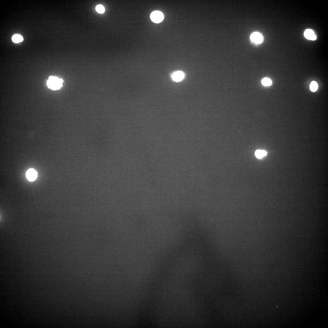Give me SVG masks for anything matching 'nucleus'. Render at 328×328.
I'll list each match as a JSON object with an SVG mask.
<instances>
[{
	"label": "nucleus",
	"instance_id": "obj_3",
	"mask_svg": "<svg viewBox=\"0 0 328 328\" xmlns=\"http://www.w3.org/2000/svg\"><path fill=\"white\" fill-rule=\"evenodd\" d=\"M250 39L253 42L257 44L261 43L263 41L264 38L262 35L257 32L253 33L250 36Z\"/></svg>",
	"mask_w": 328,
	"mask_h": 328
},
{
	"label": "nucleus",
	"instance_id": "obj_8",
	"mask_svg": "<svg viewBox=\"0 0 328 328\" xmlns=\"http://www.w3.org/2000/svg\"><path fill=\"white\" fill-rule=\"evenodd\" d=\"M267 152L265 151L258 150L255 153V156L258 158H261L266 155Z\"/></svg>",
	"mask_w": 328,
	"mask_h": 328
},
{
	"label": "nucleus",
	"instance_id": "obj_9",
	"mask_svg": "<svg viewBox=\"0 0 328 328\" xmlns=\"http://www.w3.org/2000/svg\"><path fill=\"white\" fill-rule=\"evenodd\" d=\"M261 81L262 84L265 86H270L272 84L271 80L267 77L262 79Z\"/></svg>",
	"mask_w": 328,
	"mask_h": 328
},
{
	"label": "nucleus",
	"instance_id": "obj_1",
	"mask_svg": "<svg viewBox=\"0 0 328 328\" xmlns=\"http://www.w3.org/2000/svg\"><path fill=\"white\" fill-rule=\"evenodd\" d=\"M63 81L61 79L53 76L49 77L47 81V85L49 88L53 90H56L60 89L62 87Z\"/></svg>",
	"mask_w": 328,
	"mask_h": 328
},
{
	"label": "nucleus",
	"instance_id": "obj_6",
	"mask_svg": "<svg viewBox=\"0 0 328 328\" xmlns=\"http://www.w3.org/2000/svg\"><path fill=\"white\" fill-rule=\"evenodd\" d=\"M184 75L180 71H177L172 75V78L173 80L176 82L181 81L184 78Z\"/></svg>",
	"mask_w": 328,
	"mask_h": 328
},
{
	"label": "nucleus",
	"instance_id": "obj_4",
	"mask_svg": "<svg viewBox=\"0 0 328 328\" xmlns=\"http://www.w3.org/2000/svg\"><path fill=\"white\" fill-rule=\"evenodd\" d=\"M26 177L29 181H33L36 179L38 177L37 172L33 169H29L26 173Z\"/></svg>",
	"mask_w": 328,
	"mask_h": 328
},
{
	"label": "nucleus",
	"instance_id": "obj_2",
	"mask_svg": "<svg viewBox=\"0 0 328 328\" xmlns=\"http://www.w3.org/2000/svg\"><path fill=\"white\" fill-rule=\"evenodd\" d=\"M163 14L159 11L153 12L150 16L151 21L154 23H158L162 22L164 19Z\"/></svg>",
	"mask_w": 328,
	"mask_h": 328
},
{
	"label": "nucleus",
	"instance_id": "obj_10",
	"mask_svg": "<svg viewBox=\"0 0 328 328\" xmlns=\"http://www.w3.org/2000/svg\"><path fill=\"white\" fill-rule=\"evenodd\" d=\"M318 86L317 83L315 81H312L310 85V90L313 92L316 91L318 88Z\"/></svg>",
	"mask_w": 328,
	"mask_h": 328
},
{
	"label": "nucleus",
	"instance_id": "obj_5",
	"mask_svg": "<svg viewBox=\"0 0 328 328\" xmlns=\"http://www.w3.org/2000/svg\"><path fill=\"white\" fill-rule=\"evenodd\" d=\"M304 36L307 39L311 40H315L317 37L312 30L308 29L306 30L304 34Z\"/></svg>",
	"mask_w": 328,
	"mask_h": 328
},
{
	"label": "nucleus",
	"instance_id": "obj_7",
	"mask_svg": "<svg viewBox=\"0 0 328 328\" xmlns=\"http://www.w3.org/2000/svg\"><path fill=\"white\" fill-rule=\"evenodd\" d=\"M23 37L19 34L14 35L12 38V40L14 42L16 43L21 42L23 40Z\"/></svg>",
	"mask_w": 328,
	"mask_h": 328
},
{
	"label": "nucleus",
	"instance_id": "obj_11",
	"mask_svg": "<svg viewBox=\"0 0 328 328\" xmlns=\"http://www.w3.org/2000/svg\"><path fill=\"white\" fill-rule=\"evenodd\" d=\"M96 10L100 14L103 13L105 11L104 7L103 5H97L96 7Z\"/></svg>",
	"mask_w": 328,
	"mask_h": 328
}]
</instances>
